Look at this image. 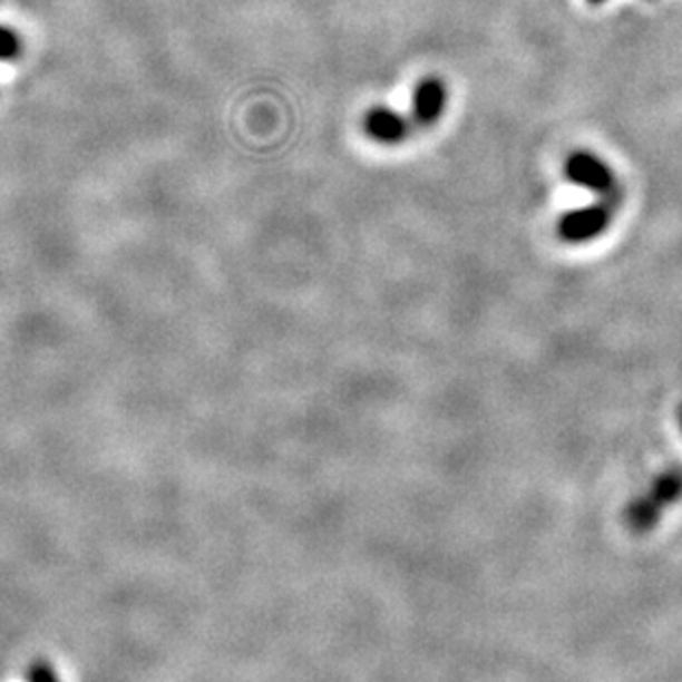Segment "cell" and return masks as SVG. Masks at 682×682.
Segmentation results:
<instances>
[{
	"label": "cell",
	"instance_id": "obj_1",
	"mask_svg": "<svg viewBox=\"0 0 682 682\" xmlns=\"http://www.w3.org/2000/svg\"><path fill=\"white\" fill-rule=\"evenodd\" d=\"M618 204H621V197H603L601 202L592 206L567 211L558 220V226H556L558 237L567 244H583V242L601 237L610 228Z\"/></svg>",
	"mask_w": 682,
	"mask_h": 682
},
{
	"label": "cell",
	"instance_id": "obj_2",
	"mask_svg": "<svg viewBox=\"0 0 682 682\" xmlns=\"http://www.w3.org/2000/svg\"><path fill=\"white\" fill-rule=\"evenodd\" d=\"M565 177L576 186L598 193L601 197H621L616 173L596 154L574 152L565 163Z\"/></svg>",
	"mask_w": 682,
	"mask_h": 682
},
{
	"label": "cell",
	"instance_id": "obj_3",
	"mask_svg": "<svg viewBox=\"0 0 682 682\" xmlns=\"http://www.w3.org/2000/svg\"><path fill=\"white\" fill-rule=\"evenodd\" d=\"M448 87L441 78H426L412 94V123L415 127H432L446 111Z\"/></svg>",
	"mask_w": 682,
	"mask_h": 682
},
{
	"label": "cell",
	"instance_id": "obj_4",
	"mask_svg": "<svg viewBox=\"0 0 682 682\" xmlns=\"http://www.w3.org/2000/svg\"><path fill=\"white\" fill-rule=\"evenodd\" d=\"M415 123L408 120L406 116L392 111L390 107H372L363 116V131L368 138H372L379 145H399L403 143Z\"/></svg>",
	"mask_w": 682,
	"mask_h": 682
},
{
	"label": "cell",
	"instance_id": "obj_5",
	"mask_svg": "<svg viewBox=\"0 0 682 682\" xmlns=\"http://www.w3.org/2000/svg\"><path fill=\"white\" fill-rule=\"evenodd\" d=\"M650 499L659 506V508H670L672 504L682 499V468H668L665 472H661L652 488H650Z\"/></svg>",
	"mask_w": 682,
	"mask_h": 682
},
{
	"label": "cell",
	"instance_id": "obj_6",
	"mask_svg": "<svg viewBox=\"0 0 682 682\" xmlns=\"http://www.w3.org/2000/svg\"><path fill=\"white\" fill-rule=\"evenodd\" d=\"M661 512H663V508H659V506L650 499V495H643V497H636V499L630 504V508L625 510V520H627V525H630L632 529H636V532H647V529H652V527L661 520Z\"/></svg>",
	"mask_w": 682,
	"mask_h": 682
},
{
	"label": "cell",
	"instance_id": "obj_7",
	"mask_svg": "<svg viewBox=\"0 0 682 682\" xmlns=\"http://www.w3.org/2000/svg\"><path fill=\"white\" fill-rule=\"evenodd\" d=\"M20 53H22L20 36L9 27H0V62H11Z\"/></svg>",
	"mask_w": 682,
	"mask_h": 682
},
{
	"label": "cell",
	"instance_id": "obj_8",
	"mask_svg": "<svg viewBox=\"0 0 682 682\" xmlns=\"http://www.w3.org/2000/svg\"><path fill=\"white\" fill-rule=\"evenodd\" d=\"M27 682H60V676L47 661H36L27 670Z\"/></svg>",
	"mask_w": 682,
	"mask_h": 682
},
{
	"label": "cell",
	"instance_id": "obj_9",
	"mask_svg": "<svg viewBox=\"0 0 682 682\" xmlns=\"http://www.w3.org/2000/svg\"><path fill=\"white\" fill-rule=\"evenodd\" d=\"M676 417H679V426H681L682 430V403L679 406V410H676Z\"/></svg>",
	"mask_w": 682,
	"mask_h": 682
},
{
	"label": "cell",
	"instance_id": "obj_10",
	"mask_svg": "<svg viewBox=\"0 0 682 682\" xmlns=\"http://www.w3.org/2000/svg\"><path fill=\"white\" fill-rule=\"evenodd\" d=\"M587 2H590V4H603L605 0H587Z\"/></svg>",
	"mask_w": 682,
	"mask_h": 682
}]
</instances>
